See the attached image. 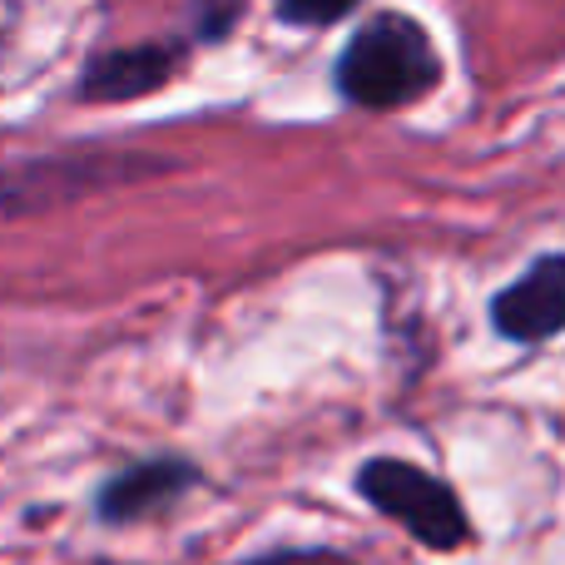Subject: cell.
I'll use <instances>...</instances> for the list:
<instances>
[{"instance_id": "6da1fadb", "label": "cell", "mask_w": 565, "mask_h": 565, "mask_svg": "<svg viewBox=\"0 0 565 565\" xmlns=\"http://www.w3.org/2000/svg\"><path fill=\"white\" fill-rule=\"evenodd\" d=\"M441 75L427 30L407 15H377L338 60V85L362 109H397L422 99Z\"/></svg>"}, {"instance_id": "7a4b0ae2", "label": "cell", "mask_w": 565, "mask_h": 565, "mask_svg": "<svg viewBox=\"0 0 565 565\" xmlns=\"http://www.w3.org/2000/svg\"><path fill=\"white\" fill-rule=\"evenodd\" d=\"M159 164L139 154H65V159H30V164L0 169V218H25L45 209L75 204L109 184L154 174Z\"/></svg>"}, {"instance_id": "3957f363", "label": "cell", "mask_w": 565, "mask_h": 565, "mask_svg": "<svg viewBox=\"0 0 565 565\" xmlns=\"http://www.w3.org/2000/svg\"><path fill=\"white\" fill-rule=\"evenodd\" d=\"M358 491L382 511V516L402 521L422 546L451 551L467 541V511H461L457 491L441 487L431 471L412 467V461H367L358 471Z\"/></svg>"}, {"instance_id": "277c9868", "label": "cell", "mask_w": 565, "mask_h": 565, "mask_svg": "<svg viewBox=\"0 0 565 565\" xmlns=\"http://www.w3.org/2000/svg\"><path fill=\"white\" fill-rule=\"evenodd\" d=\"M491 322L511 342H546L565 328V258L551 254L531 264L511 288L497 292Z\"/></svg>"}, {"instance_id": "5b68a950", "label": "cell", "mask_w": 565, "mask_h": 565, "mask_svg": "<svg viewBox=\"0 0 565 565\" xmlns=\"http://www.w3.org/2000/svg\"><path fill=\"white\" fill-rule=\"evenodd\" d=\"M194 481V467L189 461H139V467L119 471L105 491H99V516L105 521H139L149 511H164L169 501H179Z\"/></svg>"}, {"instance_id": "8992f818", "label": "cell", "mask_w": 565, "mask_h": 565, "mask_svg": "<svg viewBox=\"0 0 565 565\" xmlns=\"http://www.w3.org/2000/svg\"><path fill=\"white\" fill-rule=\"evenodd\" d=\"M174 70V50L164 45H135V50H109L85 70V95L89 99H129L145 89L164 85Z\"/></svg>"}, {"instance_id": "52a82bcc", "label": "cell", "mask_w": 565, "mask_h": 565, "mask_svg": "<svg viewBox=\"0 0 565 565\" xmlns=\"http://www.w3.org/2000/svg\"><path fill=\"white\" fill-rule=\"evenodd\" d=\"M352 6H358V0H278L282 20H292V25H332V20H342Z\"/></svg>"}, {"instance_id": "ba28073f", "label": "cell", "mask_w": 565, "mask_h": 565, "mask_svg": "<svg viewBox=\"0 0 565 565\" xmlns=\"http://www.w3.org/2000/svg\"><path fill=\"white\" fill-rule=\"evenodd\" d=\"M194 10H199V30H204V35H224L238 20L244 0H194Z\"/></svg>"}]
</instances>
